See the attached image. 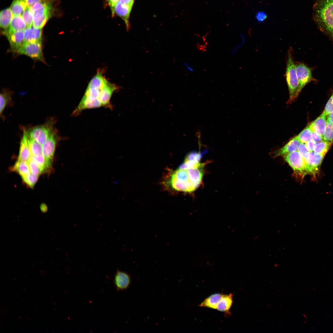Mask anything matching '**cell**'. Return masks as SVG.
Masks as SVG:
<instances>
[{
	"label": "cell",
	"mask_w": 333,
	"mask_h": 333,
	"mask_svg": "<svg viewBox=\"0 0 333 333\" xmlns=\"http://www.w3.org/2000/svg\"><path fill=\"white\" fill-rule=\"evenodd\" d=\"M206 152L205 150L202 152L195 151L191 152L186 155L184 161L194 164L198 163L200 162V159Z\"/></svg>",
	"instance_id": "29"
},
{
	"label": "cell",
	"mask_w": 333,
	"mask_h": 333,
	"mask_svg": "<svg viewBox=\"0 0 333 333\" xmlns=\"http://www.w3.org/2000/svg\"><path fill=\"white\" fill-rule=\"evenodd\" d=\"M27 162L30 171L32 173L39 176L44 172L42 169L31 158Z\"/></svg>",
	"instance_id": "35"
},
{
	"label": "cell",
	"mask_w": 333,
	"mask_h": 333,
	"mask_svg": "<svg viewBox=\"0 0 333 333\" xmlns=\"http://www.w3.org/2000/svg\"><path fill=\"white\" fill-rule=\"evenodd\" d=\"M313 18L320 30L333 41V0H318L313 6Z\"/></svg>",
	"instance_id": "2"
},
{
	"label": "cell",
	"mask_w": 333,
	"mask_h": 333,
	"mask_svg": "<svg viewBox=\"0 0 333 333\" xmlns=\"http://www.w3.org/2000/svg\"><path fill=\"white\" fill-rule=\"evenodd\" d=\"M131 282L130 275L126 272L117 269L114 278V284L117 290L123 291L128 289Z\"/></svg>",
	"instance_id": "11"
},
{
	"label": "cell",
	"mask_w": 333,
	"mask_h": 333,
	"mask_svg": "<svg viewBox=\"0 0 333 333\" xmlns=\"http://www.w3.org/2000/svg\"><path fill=\"white\" fill-rule=\"evenodd\" d=\"M255 17L258 22L261 23L263 22L266 19L267 15L264 12L259 11L257 13Z\"/></svg>",
	"instance_id": "38"
},
{
	"label": "cell",
	"mask_w": 333,
	"mask_h": 333,
	"mask_svg": "<svg viewBox=\"0 0 333 333\" xmlns=\"http://www.w3.org/2000/svg\"><path fill=\"white\" fill-rule=\"evenodd\" d=\"M39 176L30 173L26 176L22 177L23 182L27 187L32 188L37 182Z\"/></svg>",
	"instance_id": "33"
},
{
	"label": "cell",
	"mask_w": 333,
	"mask_h": 333,
	"mask_svg": "<svg viewBox=\"0 0 333 333\" xmlns=\"http://www.w3.org/2000/svg\"><path fill=\"white\" fill-rule=\"evenodd\" d=\"M316 143L313 140L309 141L306 143L305 145L309 152L314 151Z\"/></svg>",
	"instance_id": "40"
},
{
	"label": "cell",
	"mask_w": 333,
	"mask_h": 333,
	"mask_svg": "<svg viewBox=\"0 0 333 333\" xmlns=\"http://www.w3.org/2000/svg\"><path fill=\"white\" fill-rule=\"evenodd\" d=\"M55 121L54 118H51L44 124L30 128L27 131L28 135L42 145L53 132Z\"/></svg>",
	"instance_id": "5"
},
{
	"label": "cell",
	"mask_w": 333,
	"mask_h": 333,
	"mask_svg": "<svg viewBox=\"0 0 333 333\" xmlns=\"http://www.w3.org/2000/svg\"><path fill=\"white\" fill-rule=\"evenodd\" d=\"M327 116L323 112L315 120L308 125L312 131L323 137L327 123Z\"/></svg>",
	"instance_id": "16"
},
{
	"label": "cell",
	"mask_w": 333,
	"mask_h": 333,
	"mask_svg": "<svg viewBox=\"0 0 333 333\" xmlns=\"http://www.w3.org/2000/svg\"><path fill=\"white\" fill-rule=\"evenodd\" d=\"M42 29L27 27L24 30V43L42 41Z\"/></svg>",
	"instance_id": "17"
},
{
	"label": "cell",
	"mask_w": 333,
	"mask_h": 333,
	"mask_svg": "<svg viewBox=\"0 0 333 333\" xmlns=\"http://www.w3.org/2000/svg\"><path fill=\"white\" fill-rule=\"evenodd\" d=\"M58 138L56 131L54 130L48 139L42 145V154L51 166Z\"/></svg>",
	"instance_id": "9"
},
{
	"label": "cell",
	"mask_w": 333,
	"mask_h": 333,
	"mask_svg": "<svg viewBox=\"0 0 333 333\" xmlns=\"http://www.w3.org/2000/svg\"><path fill=\"white\" fill-rule=\"evenodd\" d=\"M312 140L317 143L323 140L322 136L312 132Z\"/></svg>",
	"instance_id": "42"
},
{
	"label": "cell",
	"mask_w": 333,
	"mask_h": 333,
	"mask_svg": "<svg viewBox=\"0 0 333 333\" xmlns=\"http://www.w3.org/2000/svg\"><path fill=\"white\" fill-rule=\"evenodd\" d=\"M118 87L109 82L101 72H98L89 82L84 95L72 115H79L87 109L105 107L112 108L111 97Z\"/></svg>",
	"instance_id": "1"
},
{
	"label": "cell",
	"mask_w": 333,
	"mask_h": 333,
	"mask_svg": "<svg viewBox=\"0 0 333 333\" xmlns=\"http://www.w3.org/2000/svg\"><path fill=\"white\" fill-rule=\"evenodd\" d=\"M107 1L111 11L112 16H114L115 15V7L118 2V0H107Z\"/></svg>",
	"instance_id": "39"
},
{
	"label": "cell",
	"mask_w": 333,
	"mask_h": 333,
	"mask_svg": "<svg viewBox=\"0 0 333 333\" xmlns=\"http://www.w3.org/2000/svg\"><path fill=\"white\" fill-rule=\"evenodd\" d=\"M296 72L299 83L298 93L307 84L312 81H315L312 76V70L303 63L295 62Z\"/></svg>",
	"instance_id": "8"
},
{
	"label": "cell",
	"mask_w": 333,
	"mask_h": 333,
	"mask_svg": "<svg viewBox=\"0 0 333 333\" xmlns=\"http://www.w3.org/2000/svg\"><path fill=\"white\" fill-rule=\"evenodd\" d=\"M324 156L316 154L314 152H309L304 158L310 173L315 175L318 172L319 168Z\"/></svg>",
	"instance_id": "10"
},
{
	"label": "cell",
	"mask_w": 333,
	"mask_h": 333,
	"mask_svg": "<svg viewBox=\"0 0 333 333\" xmlns=\"http://www.w3.org/2000/svg\"><path fill=\"white\" fill-rule=\"evenodd\" d=\"M10 170L17 173L21 177L26 176L30 173L27 162L18 160L10 168Z\"/></svg>",
	"instance_id": "25"
},
{
	"label": "cell",
	"mask_w": 333,
	"mask_h": 333,
	"mask_svg": "<svg viewBox=\"0 0 333 333\" xmlns=\"http://www.w3.org/2000/svg\"><path fill=\"white\" fill-rule=\"evenodd\" d=\"M28 142L31 156L42 154V146L28 135Z\"/></svg>",
	"instance_id": "28"
},
{
	"label": "cell",
	"mask_w": 333,
	"mask_h": 333,
	"mask_svg": "<svg viewBox=\"0 0 333 333\" xmlns=\"http://www.w3.org/2000/svg\"><path fill=\"white\" fill-rule=\"evenodd\" d=\"M283 157L296 175L303 177L310 173L304 158L298 151L286 154L283 156Z\"/></svg>",
	"instance_id": "6"
},
{
	"label": "cell",
	"mask_w": 333,
	"mask_h": 333,
	"mask_svg": "<svg viewBox=\"0 0 333 333\" xmlns=\"http://www.w3.org/2000/svg\"><path fill=\"white\" fill-rule=\"evenodd\" d=\"M13 14L10 8L2 10L0 13V26L3 30L2 34L9 29L12 18Z\"/></svg>",
	"instance_id": "21"
},
{
	"label": "cell",
	"mask_w": 333,
	"mask_h": 333,
	"mask_svg": "<svg viewBox=\"0 0 333 333\" xmlns=\"http://www.w3.org/2000/svg\"><path fill=\"white\" fill-rule=\"evenodd\" d=\"M31 158L42 169L44 172L51 166L47 163L42 154L31 156Z\"/></svg>",
	"instance_id": "30"
},
{
	"label": "cell",
	"mask_w": 333,
	"mask_h": 333,
	"mask_svg": "<svg viewBox=\"0 0 333 333\" xmlns=\"http://www.w3.org/2000/svg\"><path fill=\"white\" fill-rule=\"evenodd\" d=\"M233 294H223L218 305L216 310L224 313L226 315L231 314L230 309L233 303Z\"/></svg>",
	"instance_id": "18"
},
{
	"label": "cell",
	"mask_w": 333,
	"mask_h": 333,
	"mask_svg": "<svg viewBox=\"0 0 333 333\" xmlns=\"http://www.w3.org/2000/svg\"><path fill=\"white\" fill-rule=\"evenodd\" d=\"M51 11L40 12L34 14L32 25L37 29H42L52 14Z\"/></svg>",
	"instance_id": "19"
},
{
	"label": "cell",
	"mask_w": 333,
	"mask_h": 333,
	"mask_svg": "<svg viewBox=\"0 0 333 333\" xmlns=\"http://www.w3.org/2000/svg\"><path fill=\"white\" fill-rule=\"evenodd\" d=\"M163 183L167 188L178 191L191 193L196 189L191 181L187 170L179 168L170 171Z\"/></svg>",
	"instance_id": "3"
},
{
	"label": "cell",
	"mask_w": 333,
	"mask_h": 333,
	"mask_svg": "<svg viewBox=\"0 0 333 333\" xmlns=\"http://www.w3.org/2000/svg\"><path fill=\"white\" fill-rule=\"evenodd\" d=\"M312 132L308 125L298 136L301 142L306 143L312 140Z\"/></svg>",
	"instance_id": "32"
},
{
	"label": "cell",
	"mask_w": 333,
	"mask_h": 333,
	"mask_svg": "<svg viewBox=\"0 0 333 333\" xmlns=\"http://www.w3.org/2000/svg\"><path fill=\"white\" fill-rule=\"evenodd\" d=\"M6 36L9 42L10 51L16 53L24 43V31H14Z\"/></svg>",
	"instance_id": "12"
},
{
	"label": "cell",
	"mask_w": 333,
	"mask_h": 333,
	"mask_svg": "<svg viewBox=\"0 0 333 333\" xmlns=\"http://www.w3.org/2000/svg\"><path fill=\"white\" fill-rule=\"evenodd\" d=\"M323 140L332 142L333 141V124L327 121L326 126L323 136Z\"/></svg>",
	"instance_id": "34"
},
{
	"label": "cell",
	"mask_w": 333,
	"mask_h": 333,
	"mask_svg": "<svg viewBox=\"0 0 333 333\" xmlns=\"http://www.w3.org/2000/svg\"><path fill=\"white\" fill-rule=\"evenodd\" d=\"M298 151L304 158L306 154L309 152L305 144L301 142L298 149Z\"/></svg>",
	"instance_id": "37"
},
{
	"label": "cell",
	"mask_w": 333,
	"mask_h": 333,
	"mask_svg": "<svg viewBox=\"0 0 333 333\" xmlns=\"http://www.w3.org/2000/svg\"><path fill=\"white\" fill-rule=\"evenodd\" d=\"M20 143L18 160L27 162L31 156L28 142L27 131L24 128Z\"/></svg>",
	"instance_id": "13"
},
{
	"label": "cell",
	"mask_w": 333,
	"mask_h": 333,
	"mask_svg": "<svg viewBox=\"0 0 333 333\" xmlns=\"http://www.w3.org/2000/svg\"><path fill=\"white\" fill-rule=\"evenodd\" d=\"M333 110V93L325 105L323 113L326 115H328Z\"/></svg>",
	"instance_id": "36"
},
{
	"label": "cell",
	"mask_w": 333,
	"mask_h": 333,
	"mask_svg": "<svg viewBox=\"0 0 333 333\" xmlns=\"http://www.w3.org/2000/svg\"><path fill=\"white\" fill-rule=\"evenodd\" d=\"M30 7L33 14L37 12L52 11L53 10L51 0H41Z\"/></svg>",
	"instance_id": "23"
},
{
	"label": "cell",
	"mask_w": 333,
	"mask_h": 333,
	"mask_svg": "<svg viewBox=\"0 0 333 333\" xmlns=\"http://www.w3.org/2000/svg\"><path fill=\"white\" fill-rule=\"evenodd\" d=\"M28 7L25 0H13L10 9L14 16H21Z\"/></svg>",
	"instance_id": "26"
},
{
	"label": "cell",
	"mask_w": 333,
	"mask_h": 333,
	"mask_svg": "<svg viewBox=\"0 0 333 333\" xmlns=\"http://www.w3.org/2000/svg\"><path fill=\"white\" fill-rule=\"evenodd\" d=\"M223 294L220 293L213 294L206 298L199 306L201 307L216 310L218 305Z\"/></svg>",
	"instance_id": "22"
},
{
	"label": "cell",
	"mask_w": 333,
	"mask_h": 333,
	"mask_svg": "<svg viewBox=\"0 0 333 333\" xmlns=\"http://www.w3.org/2000/svg\"><path fill=\"white\" fill-rule=\"evenodd\" d=\"M134 0H118V2L123 4L133 6Z\"/></svg>",
	"instance_id": "44"
},
{
	"label": "cell",
	"mask_w": 333,
	"mask_h": 333,
	"mask_svg": "<svg viewBox=\"0 0 333 333\" xmlns=\"http://www.w3.org/2000/svg\"><path fill=\"white\" fill-rule=\"evenodd\" d=\"M240 35L243 39L242 42L236 45L231 50L230 53L232 55H234L236 54L238 49L242 46L244 43L245 38L241 34H240Z\"/></svg>",
	"instance_id": "41"
},
{
	"label": "cell",
	"mask_w": 333,
	"mask_h": 333,
	"mask_svg": "<svg viewBox=\"0 0 333 333\" xmlns=\"http://www.w3.org/2000/svg\"><path fill=\"white\" fill-rule=\"evenodd\" d=\"M332 143L331 142L323 140L316 143L314 151L316 154L324 156L329 149Z\"/></svg>",
	"instance_id": "27"
},
{
	"label": "cell",
	"mask_w": 333,
	"mask_h": 333,
	"mask_svg": "<svg viewBox=\"0 0 333 333\" xmlns=\"http://www.w3.org/2000/svg\"><path fill=\"white\" fill-rule=\"evenodd\" d=\"M300 143L298 136L294 137L282 147L273 152L272 153L273 157L275 158L284 156L297 150Z\"/></svg>",
	"instance_id": "14"
},
{
	"label": "cell",
	"mask_w": 333,
	"mask_h": 333,
	"mask_svg": "<svg viewBox=\"0 0 333 333\" xmlns=\"http://www.w3.org/2000/svg\"><path fill=\"white\" fill-rule=\"evenodd\" d=\"M293 49L290 47L288 51L285 77L289 89L288 103L293 101L298 96L299 83L297 77L295 62L293 57Z\"/></svg>",
	"instance_id": "4"
},
{
	"label": "cell",
	"mask_w": 333,
	"mask_h": 333,
	"mask_svg": "<svg viewBox=\"0 0 333 333\" xmlns=\"http://www.w3.org/2000/svg\"><path fill=\"white\" fill-rule=\"evenodd\" d=\"M16 53L46 63L43 54L42 41L24 43Z\"/></svg>",
	"instance_id": "7"
},
{
	"label": "cell",
	"mask_w": 333,
	"mask_h": 333,
	"mask_svg": "<svg viewBox=\"0 0 333 333\" xmlns=\"http://www.w3.org/2000/svg\"><path fill=\"white\" fill-rule=\"evenodd\" d=\"M12 92L7 89H4L0 95V114L3 116L2 113L5 108L12 104L11 94Z\"/></svg>",
	"instance_id": "24"
},
{
	"label": "cell",
	"mask_w": 333,
	"mask_h": 333,
	"mask_svg": "<svg viewBox=\"0 0 333 333\" xmlns=\"http://www.w3.org/2000/svg\"><path fill=\"white\" fill-rule=\"evenodd\" d=\"M327 121L333 124V110L327 115Z\"/></svg>",
	"instance_id": "45"
},
{
	"label": "cell",
	"mask_w": 333,
	"mask_h": 333,
	"mask_svg": "<svg viewBox=\"0 0 333 333\" xmlns=\"http://www.w3.org/2000/svg\"><path fill=\"white\" fill-rule=\"evenodd\" d=\"M41 0H25L26 3L28 7H31L34 4Z\"/></svg>",
	"instance_id": "43"
},
{
	"label": "cell",
	"mask_w": 333,
	"mask_h": 333,
	"mask_svg": "<svg viewBox=\"0 0 333 333\" xmlns=\"http://www.w3.org/2000/svg\"><path fill=\"white\" fill-rule=\"evenodd\" d=\"M22 17L27 27H31L32 25L34 14L30 7L28 6L24 11Z\"/></svg>",
	"instance_id": "31"
},
{
	"label": "cell",
	"mask_w": 333,
	"mask_h": 333,
	"mask_svg": "<svg viewBox=\"0 0 333 333\" xmlns=\"http://www.w3.org/2000/svg\"><path fill=\"white\" fill-rule=\"evenodd\" d=\"M184 65L190 72H192L194 71V68L189 65L187 62H184Z\"/></svg>",
	"instance_id": "46"
},
{
	"label": "cell",
	"mask_w": 333,
	"mask_h": 333,
	"mask_svg": "<svg viewBox=\"0 0 333 333\" xmlns=\"http://www.w3.org/2000/svg\"><path fill=\"white\" fill-rule=\"evenodd\" d=\"M26 25L21 16L13 17L8 30L3 34L6 36L8 34L18 31H24Z\"/></svg>",
	"instance_id": "20"
},
{
	"label": "cell",
	"mask_w": 333,
	"mask_h": 333,
	"mask_svg": "<svg viewBox=\"0 0 333 333\" xmlns=\"http://www.w3.org/2000/svg\"><path fill=\"white\" fill-rule=\"evenodd\" d=\"M132 6L118 1L115 7L114 14H116L124 20L127 31H129L130 28L129 18Z\"/></svg>",
	"instance_id": "15"
}]
</instances>
